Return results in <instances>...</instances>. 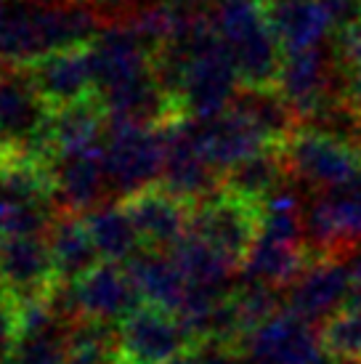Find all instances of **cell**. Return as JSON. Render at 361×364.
Here are the masks:
<instances>
[{
	"instance_id": "obj_28",
	"label": "cell",
	"mask_w": 361,
	"mask_h": 364,
	"mask_svg": "<svg viewBox=\"0 0 361 364\" xmlns=\"http://www.w3.org/2000/svg\"><path fill=\"white\" fill-rule=\"evenodd\" d=\"M70 364H120L117 327L114 324L80 319L67 333Z\"/></svg>"
},
{
	"instance_id": "obj_32",
	"label": "cell",
	"mask_w": 361,
	"mask_h": 364,
	"mask_svg": "<svg viewBox=\"0 0 361 364\" xmlns=\"http://www.w3.org/2000/svg\"><path fill=\"white\" fill-rule=\"evenodd\" d=\"M351 266V282H353V301L361 304V253L353 255V261L348 263Z\"/></svg>"
},
{
	"instance_id": "obj_10",
	"label": "cell",
	"mask_w": 361,
	"mask_h": 364,
	"mask_svg": "<svg viewBox=\"0 0 361 364\" xmlns=\"http://www.w3.org/2000/svg\"><path fill=\"white\" fill-rule=\"evenodd\" d=\"M351 266L343 258H311L298 279L284 290V309L306 322H327L351 301Z\"/></svg>"
},
{
	"instance_id": "obj_27",
	"label": "cell",
	"mask_w": 361,
	"mask_h": 364,
	"mask_svg": "<svg viewBox=\"0 0 361 364\" xmlns=\"http://www.w3.org/2000/svg\"><path fill=\"white\" fill-rule=\"evenodd\" d=\"M173 261L178 263L180 274L186 277L191 287H205V290H231V274L239 269L237 263H231L223 253L208 242H202L200 237L186 234L173 250Z\"/></svg>"
},
{
	"instance_id": "obj_3",
	"label": "cell",
	"mask_w": 361,
	"mask_h": 364,
	"mask_svg": "<svg viewBox=\"0 0 361 364\" xmlns=\"http://www.w3.org/2000/svg\"><path fill=\"white\" fill-rule=\"evenodd\" d=\"M165 128L109 122L104 136V162L109 173L112 194L120 197V203L144 189L160 186L168 146Z\"/></svg>"
},
{
	"instance_id": "obj_24",
	"label": "cell",
	"mask_w": 361,
	"mask_h": 364,
	"mask_svg": "<svg viewBox=\"0 0 361 364\" xmlns=\"http://www.w3.org/2000/svg\"><path fill=\"white\" fill-rule=\"evenodd\" d=\"M311 255L303 245L279 242L271 237H258V242L252 245L247 258L242 261V279L247 282H258L274 290H287L298 274L308 266Z\"/></svg>"
},
{
	"instance_id": "obj_7",
	"label": "cell",
	"mask_w": 361,
	"mask_h": 364,
	"mask_svg": "<svg viewBox=\"0 0 361 364\" xmlns=\"http://www.w3.org/2000/svg\"><path fill=\"white\" fill-rule=\"evenodd\" d=\"M165 168L160 186L186 205H200L223 192V173L215 171L202 154L191 117H180L165 128Z\"/></svg>"
},
{
	"instance_id": "obj_19",
	"label": "cell",
	"mask_w": 361,
	"mask_h": 364,
	"mask_svg": "<svg viewBox=\"0 0 361 364\" xmlns=\"http://www.w3.org/2000/svg\"><path fill=\"white\" fill-rule=\"evenodd\" d=\"M72 324L59 319L45 298L19 309V338L6 364H70L67 333Z\"/></svg>"
},
{
	"instance_id": "obj_12",
	"label": "cell",
	"mask_w": 361,
	"mask_h": 364,
	"mask_svg": "<svg viewBox=\"0 0 361 364\" xmlns=\"http://www.w3.org/2000/svg\"><path fill=\"white\" fill-rule=\"evenodd\" d=\"M53 197L61 213H93L112 194L109 173L104 162V144L96 149L59 154L48 162Z\"/></svg>"
},
{
	"instance_id": "obj_14",
	"label": "cell",
	"mask_w": 361,
	"mask_h": 364,
	"mask_svg": "<svg viewBox=\"0 0 361 364\" xmlns=\"http://www.w3.org/2000/svg\"><path fill=\"white\" fill-rule=\"evenodd\" d=\"M75 298L82 319L104 324H122L136 309L144 306L139 287L125 263L101 261L80 282H75Z\"/></svg>"
},
{
	"instance_id": "obj_23",
	"label": "cell",
	"mask_w": 361,
	"mask_h": 364,
	"mask_svg": "<svg viewBox=\"0 0 361 364\" xmlns=\"http://www.w3.org/2000/svg\"><path fill=\"white\" fill-rule=\"evenodd\" d=\"M290 178L292 176L281 146H271V149H263L247 160L237 162L234 168L223 173V192L261 208Z\"/></svg>"
},
{
	"instance_id": "obj_30",
	"label": "cell",
	"mask_w": 361,
	"mask_h": 364,
	"mask_svg": "<svg viewBox=\"0 0 361 364\" xmlns=\"http://www.w3.org/2000/svg\"><path fill=\"white\" fill-rule=\"evenodd\" d=\"M321 341L330 359L361 364V304H348L321 324Z\"/></svg>"
},
{
	"instance_id": "obj_35",
	"label": "cell",
	"mask_w": 361,
	"mask_h": 364,
	"mask_svg": "<svg viewBox=\"0 0 361 364\" xmlns=\"http://www.w3.org/2000/svg\"><path fill=\"white\" fill-rule=\"evenodd\" d=\"M6 11H9V0H0V21L6 16Z\"/></svg>"
},
{
	"instance_id": "obj_17",
	"label": "cell",
	"mask_w": 361,
	"mask_h": 364,
	"mask_svg": "<svg viewBox=\"0 0 361 364\" xmlns=\"http://www.w3.org/2000/svg\"><path fill=\"white\" fill-rule=\"evenodd\" d=\"M191 122H194V136H197L202 154L208 157V162L215 171L221 173H226L237 162L247 160L252 154L271 149V144L234 107L215 114V117Z\"/></svg>"
},
{
	"instance_id": "obj_16",
	"label": "cell",
	"mask_w": 361,
	"mask_h": 364,
	"mask_svg": "<svg viewBox=\"0 0 361 364\" xmlns=\"http://www.w3.org/2000/svg\"><path fill=\"white\" fill-rule=\"evenodd\" d=\"M24 70L30 72L35 88L48 102L50 109H59V107L96 96L90 46L48 53V56H43Z\"/></svg>"
},
{
	"instance_id": "obj_36",
	"label": "cell",
	"mask_w": 361,
	"mask_h": 364,
	"mask_svg": "<svg viewBox=\"0 0 361 364\" xmlns=\"http://www.w3.org/2000/svg\"><path fill=\"white\" fill-rule=\"evenodd\" d=\"M6 160V146H3V141H0V162Z\"/></svg>"
},
{
	"instance_id": "obj_8",
	"label": "cell",
	"mask_w": 361,
	"mask_h": 364,
	"mask_svg": "<svg viewBox=\"0 0 361 364\" xmlns=\"http://www.w3.org/2000/svg\"><path fill=\"white\" fill-rule=\"evenodd\" d=\"M239 351L252 364H330L321 330L287 309L252 330Z\"/></svg>"
},
{
	"instance_id": "obj_34",
	"label": "cell",
	"mask_w": 361,
	"mask_h": 364,
	"mask_svg": "<svg viewBox=\"0 0 361 364\" xmlns=\"http://www.w3.org/2000/svg\"><path fill=\"white\" fill-rule=\"evenodd\" d=\"M215 6H234V3H263V0H212Z\"/></svg>"
},
{
	"instance_id": "obj_20",
	"label": "cell",
	"mask_w": 361,
	"mask_h": 364,
	"mask_svg": "<svg viewBox=\"0 0 361 364\" xmlns=\"http://www.w3.org/2000/svg\"><path fill=\"white\" fill-rule=\"evenodd\" d=\"M109 128V117L99 96H90L82 102L67 104L59 109H50L48 122V144L50 154H75L85 149H96L104 144ZM50 157V160H53Z\"/></svg>"
},
{
	"instance_id": "obj_6",
	"label": "cell",
	"mask_w": 361,
	"mask_h": 364,
	"mask_svg": "<svg viewBox=\"0 0 361 364\" xmlns=\"http://www.w3.org/2000/svg\"><path fill=\"white\" fill-rule=\"evenodd\" d=\"M120 364H168L197 346L176 314L144 304L117 324Z\"/></svg>"
},
{
	"instance_id": "obj_22",
	"label": "cell",
	"mask_w": 361,
	"mask_h": 364,
	"mask_svg": "<svg viewBox=\"0 0 361 364\" xmlns=\"http://www.w3.org/2000/svg\"><path fill=\"white\" fill-rule=\"evenodd\" d=\"M131 272L133 282L139 287L144 304L160 306L165 311L178 314L186 295H189V282L180 274L178 263L173 261L171 253L162 250H141L133 261L125 263Z\"/></svg>"
},
{
	"instance_id": "obj_25",
	"label": "cell",
	"mask_w": 361,
	"mask_h": 364,
	"mask_svg": "<svg viewBox=\"0 0 361 364\" xmlns=\"http://www.w3.org/2000/svg\"><path fill=\"white\" fill-rule=\"evenodd\" d=\"M271 146H284L301 131V117L276 88H242L231 104Z\"/></svg>"
},
{
	"instance_id": "obj_13",
	"label": "cell",
	"mask_w": 361,
	"mask_h": 364,
	"mask_svg": "<svg viewBox=\"0 0 361 364\" xmlns=\"http://www.w3.org/2000/svg\"><path fill=\"white\" fill-rule=\"evenodd\" d=\"M56 284L48 237L0 240V290L21 306L41 301Z\"/></svg>"
},
{
	"instance_id": "obj_11",
	"label": "cell",
	"mask_w": 361,
	"mask_h": 364,
	"mask_svg": "<svg viewBox=\"0 0 361 364\" xmlns=\"http://www.w3.org/2000/svg\"><path fill=\"white\" fill-rule=\"evenodd\" d=\"M96 96L117 91L154 72V51L133 32L131 24H109L90 43Z\"/></svg>"
},
{
	"instance_id": "obj_26",
	"label": "cell",
	"mask_w": 361,
	"mask_h": 364,
	"mask_svg": "<svg viewBox=\"0 0 361 364\" xmlns=\"http://www.w3.org/2000/svg\"><path fill=\"white\" fill-rule=\"evenodd\" d=\"M85 223H88V232L93 237V245L99 250L101 261L128 263L141 250H146L122 203L101 205L85 215Z\"/></svg>"
},
{
	"instance_id": "obj_1",
	"label": "cell",
	"mask_w": 361,
	"mask_h": 364,
	"mask_svg": "<svg viewBox=\"0 0 361 364\" xmlns=\"http://www.w3.org/2000/svg\"><path fill=\"white\" fill-rule=\"evenodd\" d=\"M212 27L234 61L242 88H276L284 51L266 19L263 3L215 6Z\"/></svg>"
},
{
	"instance_id": "obj_31",
	"label": "cell",
	"mask_w": 361,
	"mask_h": 364,
	"mask_svg": "<svg viewBox=\"0 0 361 364\" xmlns=\"http://www.w3.org/2000/svg\"><path fill=\"white\" fill-rule=\"evenodd\" d=\"M19 338V304L0 290V364L9 362Z\"/></svg>"
},
{
	"instance_id": "obj_33",
	"label": "cell",
	"mask_w": 361,
	"mask_h": 364,
	"mask_svg": "<svg viewBox=\"0 0 361 364\" xmlns=\"http://www.w3.org/2000/svg\"><path fill=\"white\" fill-rule=\"evenodd\" d=\"M168 364H197V356H194V351H191V354H183V356H178V359H173V362H168Z\"/></svg>"
},
{
	"instance_id": "obj_21",
	"label": "cell",
	"mask_w": 361,
	"mask_h": 364,
	"mask_svg": "<svg viewBox=\"0 0 361 364\" xmlns=\"http://www.w3.org/2000/svg\"><path fill=\"white\" fill-rule=\"evenodd\" d=\"M45 237H48L56 282H80L90 269H96L101 263V255L93 245V237H90L88 223L82 215L61 213Z\"/></svg>"
},
{
	"instance_id": "obj_29",
	"label": "cell",
	"mask_w": 361,
	"mask_h": 364,
	"mask_svg": "<svg viewBox=\"0 0 361 364\" xmlns=\"http://www.w3.org/2000/svg\"><path fill=\"white\" fill-rule=\"evenodd\" d=\"M301 128L327 136L332 141H340L361 152V107L345 96L330 99L324 107L313 112L311 117H306Z\"/></svg>"
},
{
	"instance_id": "obj_15",
	"label": "cell",
	"mask_w": 361,
	"mask_h": 364,
	"mask_svg": "<svg viewBox=\"0 0 361 364\" xmlns=\"http://www.w3.org/2000/svg\"><path fill=\"white\" fill-rule=\"evenodd\" d=\"M122 208L131 215L146 250L168 253L189 234L191 205L173 197L162 186H151V189H144L122 200Z\"/></svg>"
},
{
	"instance_id": "obj_9",
	"label": "cell",
	"mask_w": 361,
	"mask_h": 364,
	"mask_svg": "<svg viewBox=\"0 0 361 364\" xmlns=\"http://www.w3.org/2000/svg\"><path fill=\"white\" fill-rule=\"evenodd\" d=\"M276 91L301 117V125L330 99L343 96V75L332 48L321 46L313 51L284 53Z\"/></svg>"
},
{
	"instance_id": "obj_2",
	"label": "cell",
	"mask_w": 361,
	"mask_h": 364,
	"mask_svg": "<svg viewBox=\"0 0 361 364\" xmlns=\"http://www.w3.org/2000/svg\"><path fill=\"white\" fill-rule=\"evenodd\" d=\"M50 107L24 67L0 70V141L6 154L50 162Z\"/></svg>"
},
{
	"instance_id": "obj_4",
	"label": "cell",
	"mask_w": 361,
	"mask_h": 364,
	"mask_svg": "<svg viewBox=\"0 0 361 364\" xmlns=\"http://www.w3.org/2000/svg\"><path fill=\"white\" fill-rule=\"evenodd\" d=\"M290 176L324 194L361 186V152L313 131H298L281 146Z\"/></svg>"
},
{
	"instance_id": "obj_18",
	"label": "cell",
	"mask_w": 361,
	"mask_h": 364,
	"mask_svg": "<svg viewBox=\"0 0 361 364\" xmlns=\"http://www.w3.org/2000/svg\"><path fill=\"white\" fill-rule=\"evenodd\" d=\"M263 11L284 53L321 48L335 32L321 0H263Z\"/></svg>"
},
{
	"instance_id": "obj_5",
	"label": "cell",
	"mask_w": 361,
	"mask_h": 364,
	"mask_svg": "<svg viewBox=\"0 0 361 364\" xmlns=\"http://www.w3.org/2000/svg\"><path fill=\"white\" fill-rule=\"evenodd\" d=\"M189 234L200 237L242 269V261L261 237V208L221 192L191 208Z\"/></svg>"
}]
</instances>
